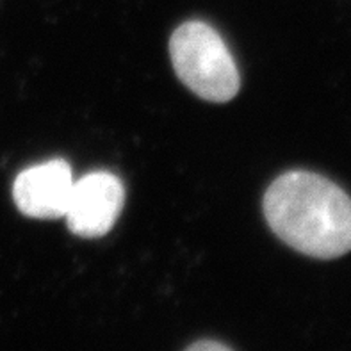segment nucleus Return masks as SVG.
I'll return each mask as SVG.
<instances>
[{"mask_svg": "<svg viewBox=\"0 0 351 351\" xmlns=\"http://www.w3.org/2000/svg\"><path fill=\"white\" fill-rule=\"evenodd\" d=\"M175 73L196 97L207 102H230L239 93L241 77L227 43L209 23L186 22L169 40Z\"/></svg>", "mask_w": 351, "mask_h": 351, "instance_id": "2", "label": "nucleus"}, {"mask_svg": "<svg viewBox=\"0 0 351 351\" xmlns=\"http://www.w3.org/2000/svg\"><path fill=\"white\" fill-rule=\"evenodd\" d=\"M186 351H232L225 344L216 343V341H198L193 344L191 348H187Z\"/></svg>", "mask_w": 351, "mask_h": 351, "instance_id": "5", "label": "nucleus"}, {"mask_svg": "<svg viewBox=\"0 0 351 351\" xmlns=\"http://www.w3.org/2000/svg\"><path fill=\"white\" fill-rule=\"evenodd\" d=\"M263 209L269 228L300 254L337 258L351 252V196L323 175H280L267 187Z\"/></svg>", "mask_w": 351, "mask_h": 351, "instance_id": "1", "label": "nucleus"}, {"mask_svg": "<svg viewBox=\"0 0 351 351\" xmlns=\"http://www.w3.org/2000/svg\"><path fill=\"white\" fill-rule=\"evenodd\" d=\"M123 204L120 178L109 171H91L73 182L64 219L73 236L97 239L114 227Z\"/></svg>", "mask_w": 351, "mask_h": 351, "instance_id": "3", "label": "nucleus"}, {"mask_svg": "<svg viewBox=\"0 0 351 351\" xmlns=\"http://www.w3.org/2000/svg\"><path fill=\"white\" fill-rule=\"evenodd\" d=\"M73 182L75 178L71 166L64 159L34 165L20 171L14 178V204L27 218H64Z\"/></svg>", "mask_w": 351, "mask_h": 351, "instance_id": "4", "label": "nucleus"}]
</instances>
